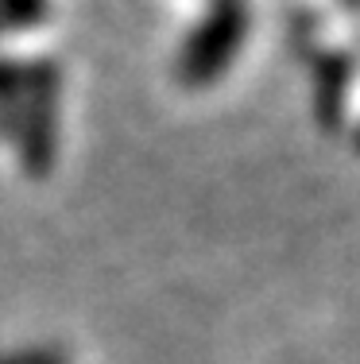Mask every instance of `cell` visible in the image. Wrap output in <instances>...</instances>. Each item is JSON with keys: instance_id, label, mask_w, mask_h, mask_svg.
Returning a JSON list of instances; mask_svg holds the SVG:
<instances>
[{"instance_id": "obj_1", "label": "cell", "mask_w": 360, "mask_h": 364, "mask_svg": "<svg viewBox=\"0 0 360 364\" xmlns=\"http://www.w3.org/2000/svg\"><path fill=\"white\" fill-rule=\"evenodd\" d=\"M244 31H248L244 0H217L213 12L202 20V28L186 39V50L178 58V77L186 85H209L236 58Z\"/></svg>"}, {"instance_id": "obj_2", "label": "cell", "mask_w": 360, "mask_h": 364, "mask_svg": "<svg viewBox=\"0 0 360 364\" xmlns=\"http://www.w3.org/2000/svg\"><path fill=\"white\" fill-rule=\"evenodd\" d=\"M55 120H58V66L31 63L28 90L20 105V151L31 178H43L55 163Z\"/></svg>"}, {"instance_id": "obj_3", "label": "cell", "mask_w": 360, "mask_h": 364, "mask_svg": "<svg viewBox=\"0 0 360 364\" xmlns=\"http://www.w3.org/2000/svg\"><path fill=\"white\" fill-rule=\"evenodd\" d=\"M322 85H318V112H325V120H337V105H341V90H345V63L341 58H329L322 66Z\"/></svg>"}, {"instance_id": "obj_4", "label": "cell", "mask_w": 360, "mask_h": 364, "mask_svg": "<svg viewBox=\"0 0 360 364\" xmlns=\"http://www.w3.org/2000/svg\"><path fill=\"white\" fill-rule=\"evenodd\" d=\"M43 12H47V0H0V20L16 23V28L39 23Z\"/></svg>"}, {"instance_id": "obj_5", "label": "cell", "mask_w": 360, "mask_h": 364, "mask_svg": "<svg viewBox=\"0 0 360 364\" xmlns=\"http://www.w3.org/2000/svg\"><path fill=\"white\" fill-rule=\"evenodd\" d=\"M31 364H58V360L50 357V353H43V357H36V360H31Z\"/></svg>"}, {"instance_id": "obj_6", "label": "cell", "mask_w": 360, "mask_h": 364, "mask_svg": "<svg viewBox=\"0 0 360 364\" xmlns=\"http://www.w3.org/2000/svg\"><path fill=\"white\" fill-rule=\"evenodd\" d=\"M0 364H8V360H0Z\"/></svg>"}]
</instances>
